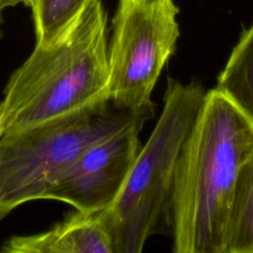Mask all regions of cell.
I'll return each mask as SVG.
<instances>
[{"label":"cell","instance_id":"1","mask_svg":"<svg viewBox=\"0 0 253 253\" xmlns=\"http://www.w3.org/2000/svg\"><path fill=\"white\" fill-rule=\"evenodd\" d=\"M253 150V123L215 88L178 156L170 209L175 253H224L239 169Z\"/></svg>","mask_w":253,"mask_h":253},{"label":"cell","instance_id":"2","mask_svg":"<svg viewBox=\"0 0 253 253\" xmlns=\"http://www.w3.org/2000/svg\"><path fill=\"white\" fill-rule=\"evenodd\" d=\"M107 20L102 1L89 0L51 42L36 44L5 86L3 133L110 102Z\"/></svg>","mask_w":253,"mask_h":253},{"label":"cell","instance_id":"3","mask_svg":"<svg viewBox=\"0 0 253 253\" xmlns=\"http://www.w3.org/2000/svg\"><path fill=\"white\" fill-rule=\"evenodd\" d=\"M206 94L197 80L185 84L168 77L162 113L152 132L119 196L100 211L115 253H139L151 235L170 228L176 162Z\"/></svg>","mask_w":253,"mask_h":253},{"label":"cell","instance_id":"4","mask_svg":"<svg viewBox=\"0 0 253 253\" xmlns=\"http://www.w3.org/2000/svg\"><path fill=\"white\" fill-rule=\"evenodd\" d=\"M109 103L1 135L0 219L22 204L42 200L90 146L141 116L154 117L150 113H115Z\"/></svg>","mask_w":253,"mask_h":253},{"label":"cell","instance_id":"5","mask_svg":"<svg viewBox=\"0 0 253 253\" xmlns=\"http://www.w3.org/2000/svg\"><path fill=\"white\" fill-rule=\"evenodd\" d=\"M178 14L173 0H119L109 42V99L117 109L154 115L151 94L176 50Z\"/></svg>","mask_w":253,"mask_h":253},{"label":"cell","instance_id":"6","mask_svg":"<svg viewBox=\"0 0 253 253\" xmlns=\"http://www.w3.org/2000/svg\"><path fill=\"white\" fill-rule=\"evenodd\" d=\"M150 119L141 116L90 146L42 199L64 202L84 212H99L109 208L126 181L142 146L139 133Z\"/></svg>","mask_w":253,"mask_h":253},{"label":"cell","instance_id":"7","mask_svg":"<svg viewBox=\"0 0 253 253\" xmlns=\"http://www.w3.org/2000/svg\"><path fill=\"white\" fill-rule=\"evenodd\" d=\"M6 253H115L112 237L99 212L75 210L50 229L16 235L2 246Z\"/></svg>","mask_w":253,"mask_h":253},{"label":"cell","instance_id":"8","mask_svg":"<svg viewBox=\"0 0 253 253\" xmlns=\"http://www.w3.org/2000/svg\"><path fill=\"white\" fill-rule=\"evenodd\" d=\"M215 89L253 123V23L233 47L217 77Z\"/></svg>","mask_w":253,"mask_h":253},{"label":"cell","instance_id":"9","mask_svg":"<svg viewBox=\"0 0 253 253\" xmlns=\"http://www.w3.org/2000/svg\"><path fill=\"white\" fill-rule=\"evenodd\" d=\"M224 253H253V150L237 175L225 234Z\"/></svg>","mask_w":253,"mask_h":253},{"label":"cell","instance_id":"10","mask_svg":"<svg viewBox=\"0 0 253 253\" xmlns=\"http://www.w3.org/2000/svg\"><path fill=\"white\" fill-rule=\"evenodd\" d=\"M89 0H34L31 6L36 44H47L78 16Z\"/></svg>","mask_w":253,"mask_h":253},{"label":"cell","instance_id":"11","mask_svg":"<svg viewBox=\"0 0 253 253\" xmlns=\"http://www.w3.org/2000/svg\"><path fill=\"white\" fill-rule=\"evenodd\" d=\"M22 3V0H0V10L4 11L6 8L16 6Z\"/></svg>","mask_w":253,"mask_h":253},{"label":"cell","instance_id":"12","mask_svg":"<svg viewBox=\"0 0 253 253\" xmlns=\"http://www.w3.org/2000/svg\"><path fill=\"white\" fill-rule=\"evenodd\" d=\"M3 134V126H2V113H1V102H0V137Z\"/></svg>","mask_w":253,"mask_h":253},{"label":"cell","instance_id":"13","mask_svg":"<svg viewBox=\"0 0 253 253\" xmlns=\"http://www.w3.org/2000/svg\"><path fill=\"white\" fill-rule=\"evenodd\" d=\"M2 24H3V11L0 10V38L2 37V30H1Z\"/></svg>","mask_w":253,"mask_h":253},{"label":"cell","instance_id":"14","mask_svg":"<svg viewBox=\"0 0 253 253\" xmlns=\"http://www.w3.org/2000/svg\"><path fill=\"white\" fill-rule=\"evenodd\" d=\"M33 1H34V0H22V4H24L25 6L31 7L32 4H33Z\"/></svg>","mask_w":253,"mask_h":253}]
</instances>
